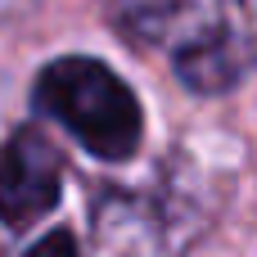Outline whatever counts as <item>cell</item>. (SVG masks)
<instances>
[{
	"label": "cell",
	"mask_w": 257,
	"mask_h": 257,
	"mask_svg": "<svg viewBox=\"0 0 257 257\" xmlns=\"http://www.w3.org/2000/svg\"><path fill=\"white\" fill-rule=\"evenodd\" d=\"M113 18L140 50L167 54L199 95L230 90L253 63V50L226 18V0H113Z\"/></svg>",
	"instance_id": "obj_1"
},
{
	"label": "cell",
	"mask_w": 257,
	"mask_h": 257,
	"mask_svg": "<svg viewBox=\"0 0 257 257\" xmlns=\"http://www.w3.org/2000/svg\"><path fill=\"white\" fill-rule=\"evenodd\" d=\"M32 99H36V108L45 117L68 126L72 140L81 149H90L95 158H104V163L131 158L140 149V140H145L140 99L99 59L68 54V59L45 63L41 77H36Z\"/></svg>",
	"instance_id": "obj_2"
},
{
	"label": "cell",
	"mask_w": 257,
	"mask_h": 257,
	"mask_svg": "<svg viewBox=\"0 0 257 257\" xmlns=\"http://www.w3.org/2000/svg\"><path fill=\"white\" fill-rule=\"evenodd\" d=\"M194 235L199 217L176 190H108L95 203L99 257H176Z\"/></svg>",
	"instance_id": "obj_3"
},
{
	"label": "cell",
	"mask_w": 257,
	"mask_h": 257,
	"mask_svg": "<svg viewBox=\"0 0 257 257\" xmlns=\"http://www.w3.org/2000/svg\"><path fill=\"white\" fill-rule=\"evenodd\" d=\"M63 190V158L41 126L14 131L0 149V221L9 230H27L41 221Z\"/></svg>",
	"instance_id": "obj_4"
},
{
	"label": "cell",
	"mask_w": 257,
	"mask_h": 257,
	"mask_svg": "<svg viewBox=\"0 0 257 257\" xmlns=\"http://www.w3.org/2000/svg\"><path fill=\"white\" fill-rule=\"evenodd\" d=\"M27 257H81V248H77L72 230H50L45 239H36L27 248Z\"/></svg>",
	"instance_id": "obj_5"
},
{
	"label": "cell",
	"mask_w": 257,
	"mask_h": 257,
	"mask_svg": "<svg viewBox=\"0 0 257 257\" xmlns=\"http://www.w3.org/2000/svg\"><path fill=\"white\" fill-rule=\"evenodd\" d=\"M244 5V14H248V23H253V32H257V0H239Z\"/></svg>",
	"instance_id": "obj_6"
}]
</instances>
